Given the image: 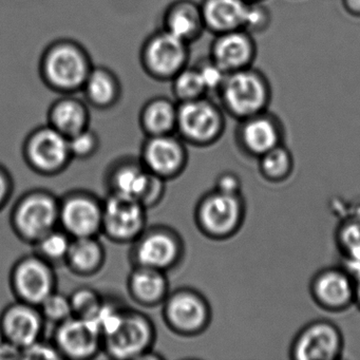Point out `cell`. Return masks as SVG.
<instances>
[{"label":"cell","mask_w":360,"mask_h":360,"mask_svg":"<svg viewBox=\"0 0 360 360\" xmlns=\"http://www.w3.org/2000/svg\"><path fill=\"white\" fill-rule=\"evenodd\" d=\"M88 50L72 39L50 43L39 58V71L46 87L56 94H77L94 68Z\"/></svg>","instance_id":"6da1fadb"},{"label":"cell","mask_w":360,"mask_h":360,"mask_svg":"<svg viewBox=\"0 0 360 360\" xmlns=\"http://www.w3.org/2000/svg\"><path fill=\"white\" fill-rule=\"evenodd\" d=\"M217 96L223 111L241 121L267 111L271 87L264 73L250 67L229 73Z\"/></svg>","instance_id":"7a4b0ae2"},{"label":"cell","mask_w":360,"mask_h":360,"mask_svg":"<svg viewBox=\"0 0 360 360\" xmlns=\"http://www.w3.org/2000/svg\"><path fill=\"white\" fill-rule=\"evenodd\" d=\"M14 233L34 245L44 236L58 227L60 199L47 191H31L16 202L10 214Z\"/></svg>","instance_id":"3957f363"},{"label":"cell","mask_w":360,"mask_h":360,"mask_svg":"<svg viewBox=\"0 0 360 360\" xmlns=\"http://www.w3.org/2000/svg\"><path fill=\"white\" fill-rule=\"evenodd\" d=\"M155 335L148 316L126 307L112 330L103 336V353L115 359H142L153 351Z\"/></svg>","instance_id":"277c9868"},{"label":"cell","mask_w":360,"mask_h":360,"mask_svg":"<svg viewBox=\"0 0 360 360\" xmlns=\"http://www.w3.org/2000/svg\"><path fill=\"white\" fill-rule=\"evenodd\" d=\"M189 44L161 28L151 33L140 50L144 72L157 82H170L191 60Z\"/></svg>","instance_id":"5b68a950"},{"label":"cell","mask_w":360,"mask_h":360,"mask_svg":"<svg viewBox=\"0 0 360 360\" xmlns=\"http://www.w3.org/2000/svg\"><path fill=\"white\" fill-rule=\"evenodd\" d=\"M223 109L207 96L178 103V136L188 144L207 146L224 131Z\"/></svg>","instance_id":"8992f818"},{"label":"cell","mask_w":360,"mask_h":360,"mask_svg":"<svg viewBox=\"0 0 360 360\" xmlns=\"http://www.w3.org/2000/svg\"><path fill=\"white\" fill-rule=\"evenodd\" d=\"M25 161L41 176H56L72 161L69 139L46 124L27 136L22 147Z\"/></svg>","instance_id":"52a82bcc"},{"label":"cell","mask_w":360,"mask_h":360,"mask_svg":"<svg viewBox=\"0 0 360 360\" xmlns=\"http://www.w3.org/2000/svg\"><path fill=\"white\" fill-rule=\"evenodd\" d=\"M184 246L180 236L169 227L146 229L132 243V266L167 271L182 261Z\"/></svg>","instance_id":"ba28073f"},{"label":"cell","mask_w":360,"mask_h":360,"mask_svg":"<svg viewBox=\"0 0 360 360\" xmlns=\"http://www.w3.org/2000/svg\"><path fill=\"white\" fill-rule=\"evenodd\" d=\"M147 208L139 200L109 193L103 201L102 233L115 243H134L147 229Z\"/></svg>","instance_id":"9c48e42d"},{"label":"cell","mask_w":360,"mask_h":360,"mask_svg":"<svg viewBox=\"0 0 360 360\" xmlns=\"http://www.w3.org/2000/svg\"><path fill=\"white\" fill-rule=\"evenodd\" d=\"M10 286L16 300L39 307L56 290L54 265L35 252L22 257L11 269Z\"/></svg>","instance_id":"30bf717a"},{"label":"cell","mask_w":360,"mask_h":360,"mask_svg":"<svg viewBox=\"0 0 360 360\" xmlns=\"http://www.w3.org/2000/svg\"><path fill=\"white\" fill-rule=\"evenodd\" d=\"M163 318L168 328L180 336H195L207 328L210 319L207 301L191 288L169 292L163 302Z\"/></svg>","instance_id":"8fae6325"},{"label":"cell","mask_w":360,"mask_h":360,"mask_svg":"<svg viewBox=\"0 0 360 360\" xmlns=\"http://www.w3.org/2000/svg\"><path fill=\"white\" fill-rule=\"evenodd\" d=\"M103 201L87 191H72L60 200L58 226L71 238L102 233Z\"/></svg>","instance_id":"7c38bea8"},{"label":"cell","mask_w":360,"mask_h":360,"mask_svg":"<svg viewBox=\"0 0 360 360\" xmlns=\"http://www.w3.org/2000/svg\"><path fill=\"white\" fill-rule=\"evenodd\" d=\"M56 326L53 343L63 358L88 360L102 353V333L94 320L72 316Z\"/></svg>","instance_id":"4fadbf2b"},{"label":"cell","mask_w":360,"mask_h":360,"mask_svg":"<svg viewBox=\"0 0 360 360\" xmlns=\"http://www.w3.org/2000/svg\"><path fill=\"white\" fill-rule=\"evenodd\" d=\"M241 203L238 195L214 191L200 200L195 221L202 233L212 238H224L237 229L241 220Z\"/></svg>","instance_id":"5bb4252c"},{"label":"cell","mask_w":360,"mask_h":360,"mask_svg":"<svg viewBox=\"0 0 360 360\" xmlns=\"http://www.w3.org/2000/svg\"><path fill=\"white\" fill-rule=\"evenodd\" d=\"M140 160L150 174L166 181L172 180L180 176L186 167L185 142L174 134L147 136Z\"/></svg>","instance_id":"9a60e30c"},{"label":"cell","mask_w":360,"mask_h":360,"mask_svg":"<svg viewBox=\"0 0 360 360\" xmlns=\"http://www.w3.org/2000/svg\"><path fill=\"white\" fill-rule=\"evenodd\" d=\"M45 323L39 307L16 300L0 314V336L22 349L43 338Z\"/></svg>","instance_id":"2e32d148"},{"label":"cell","mask_w":360,"mask_h":360,"mask_svg":"<svg viewBox=\"0 0 360 360\" xmlns=\"http://www.w3.org/2000/svg\"><path fill=\"white\" fill-rule=\"evenodd\" d=\"M256 56L254 35L243 29L214 35L210 46V58L227 75L252 67Z\"/></svg>","instance_id":"e0dca14e"},{"label":"cell","mask_w":360,"mask_h":360,"mask_svg":"<svg viewBox=\"0 0 360 360\" xmlns=\"http://www.w3.org/2000/svg\"><path fill=\"white\" fill-rule=\"evenodd\" d=\"M162 28L189 45L198 41L206 31L200 4L193 0H174L164 11Z\"/></svg>","instance_id":"ac0fdd59"},{"label":"cell","mask_w":360,"mask_h":360,"mask_svg":"<svg viewBox=\"0 0 360 360\" xmlns=\"http://www.w3.org/2000/svg\"><path fill=\"white\" fill-rule=\"evenodd\" d=\"M153 174L141 160L124 159L111 166L107 174L109 193L141 200L148 191Z\"/></svg>","instance_id":"d6986e66"},{"label":"cell","mask_w":360,"mask_h":360,"mask_svg":"<svg viewBox=\"0 0 360 360\" xmlns=\"http://www.w3.org/2000/svg\"><path fill=\"white\" fill-rule=\"evenodd\" d=\"M340 349V336L332 324L316 322L297 339L295 358L302 360L334 359Z\"/></svg>","instance_id":"ffe728a7"},{"label":"cell","mask_w":360,"mask_h":360,"mask_svg":"<svg viewBox=\"0 0 360 360\" xmlns=\"http://www.w3.org/2000/svg\"><path fill=\"white\" fill-rule=\"evenodd\" d=\"M48 123L67 138L90 127L89 105L75 94H62L48 109Z\"/></svg>","instance_id":"44dd1931"},{"label":"cell","mask_w":360,"mask_h":360,"mask_svg":"<svg viewBox=\"0 0 360 360\" xmlns=\"http://www.w3.org/2000/svg\"><path fill=\"white\" fill-rule=\"evenodd\" d=\"M127 290L132 300L145 307L162 304L169 295L166 271L145 266H134L128 276Z\"/></svg>","instance_id":"7402d4cb"},{"label":"cell","mask_w":360,"mask_h":360,"mask_svg":"<svg viewBox=\"0 0 360 360\" xmlns=\"http://www.w3.org/2000/svg\"><path fill=\"white\" fill-rule=\"evenodd\" d=\"M238 134L244 148L257 155L275 148L281 139L279 122L267 111L241 120Z\"/></svg>","instance_id":"603a6c76"},{"label":"cell","mask_w":360,"mask_h":360,"mask_svg":"<svg viewBox=\"0 0 360 360\" xmlns=\"http://www.w3.org/2000/svg\"><path fill=\"white\" fill-rule=\"evenodd\" d=\"M248 1L202 0L200 3L205 30L214 35L243 29Z\"/></svg>","instance_id":"cb8c5ba5"},{"label":"cell","mask_w":360,"mask_h":360,"mask_svg":"<svg viewBox=\"0 0 360 360\" xmlns=\"http://www.w3.org/2000/svg\"><path fill=\"white\" fill-rule=\"evenodd\" d=\"M81 92L89 106L108 110L119 104L123 87L115 71L104 66H94Z\"/></svg>","instance_id":"d4e9b609"},{"label":"cell","mask_w":360,"mask_h":360,"mask_svg":"<svg viewBox=\"0 0 360 360\" xmlns=\"http://www.w3.org/2000/svg\"><path fill=\"white\" fill-rule=\"evenodd\" d=\"M139 122L146 136L176 134L178 103L174 98L155 96L143 105Z\"/></svg>","instance_id":"484cf974"},{"label":"cell","mask_w":360,"mask_h":360,"mask_svg":"<svg viewBox=\"0 0 360 360\" xmlns=\"http://www.w3.org/2000/svg\"><path fill=\"white\" fill-rule=\"evenodd\" d=\"M105 260L106 252L98 237L72 238L65 264L75 275L90 277L101 271Z\"/></svg>","instance_id":"4316f807"},{"label":"cell","mask_w":360,"mask_h":360,"mask_svg":"<svg viewBox=\"0 0 360 360\" xmlns=\"http://www.w3.org/2000/svg\"><path fill=\"white\" fill-rule=\"evenodd\" d=\"M318 301L328 309L347 307L354 294L351 280L342 271H328L318 276L314 284Z\"/></svg>","instance_id":"83f0119b"},{"label":"cell","mask_w":360,"mask_h":360,"mask_svg":"<svg viewBox=\"0 0 360 360\" xmlns=\"http://www.w3.org/2000/svg\"><path fill=\"white\" fill-rule=\"evenodd\" d=\"M172 96L176 103L188 102L207 96L205 86L195 66H186L172 81Z\"/></svg>","instance_id":"f1b7e54d"},{"label":"cell","mask_w":360,"mask_h":360,"mask_svg":"<svg viewBox=\"0 0 360 360\" xmlns=\"http://www.w3.org/2000/svg\"><path fill=\"white\" fill-rule=\"evenodd\" d=\"M72 238L60 226L44 236L34 244L35 254L45 259L52 265L65 263Z\"/></svg>","instance_id":"f546056e"},{"label":"cell","mask_w":360,"mask_h":360,"mask_svg":"<svg viewBox=\"0 0 360 360\" xmlns=\"http://www.w3.org/2000/svg\"><path fill=\"white\" fill-rule=\"evenodd\" d=\"M39 309L45 321L56 326L66 321L73 316L70 298L58 290H54L39 305Z\"/></svg>","instance_id":"4dcf8cb0"},{"label":"cell","mask_w":360,"mask_h":360,"mask_svg":"<svg viewBox=\"0 0 360 360\" xmlns=\"http://www.w3.org/2000/svg\"><path fill=\"white\" fill-rule=\"evenodd\" d=\"M73 316L94 320L102 305L104 297L91 288H79L69 296Z\"/></svg>","instance_id":"1f68e13d"},{"label":"cell","mask_w":360,"mask_h":360,"mask_svg":"<svg viewBox=\"0 0 360 360\" xmlns=\"http://www.w3.org/2000/svg\"><path fill=\"white\" fill-rule=\"evenodd\" d=\"M261 157H262L261 169L267 178L279 180L290 172L292 167L290 153L280 145L267 151Z\"/></svg>","instance_id":"d6a6232c"},{"label":"cell","mask_w":360,"mask_h":360,"mask_svg":"<svg viewBox=\"0 0 360 360\" xmlns=\"http://www.w3.org/2000/svg\"><path fill=\"white\" fill-rule=\"evenodd\" d=\"M69 147L73 159H89L98 153L100 139L89 127L69 138Z\"/></svg>","instance_id":"836d02e7"},{"label":"cell","mask_w":360,"mask_h":360,"mask_svg":"<svg viewBox=\"0 0 360 360\" xmlns=\"http://www.w3.org/2000/svg\"><path fill=\"white\" fill-rule=\"evenodd\" d=\"M271 24V13L266 6L260 3H248L244 18L243 30L250 34H261L269 28Z\"/></svg>","instance_id":"e575fe53"},{"label":"cell","mask_w":360,"mask_h":360,"mask_svg":"<svg viewBox=\"0 0 360 360\" xmlns=\"http://www.w3.org/2000/svg\"><path fill=\"white\" fill-rule=\"evenodd\" d=\"M195 66L199 71L207 94H218L224 83L227 73L220 68L210 56L201 58Z\"/></svg>","instance_id":"d590c367"},{"label":"cell","mask_w":360,"mask_h":360,"mask_svg":"<svg viewBox=\"0 0 360 360\" xmlns=\"http://www.w3.org/2000/svg\"><path fill=\"white\" fill-rule=\"evenodd\" d=\"M58 347L52 342H46L43 338L22 349V359H62Z\"/></svg>","instance_id":"8d00e7d4"},{"label":"cell","mask_w":360,"mask_h":360,"mask_svg":"<svg viewBox=\"0 0 360 360\" xmlns=\"http://www.w3.org/2000/svg\"><path fill=\"white\" fill-rule=\"evenodd\" d=\"M342 241L349 260L360 262V222L351 223L343 229Z\"/></svg>","instance_id":"74e56055"},{"label":"cell","mask_w":360,"mask_h":360,"mask_svg":"<svg viewBox=\"0 0 360 360\" xmlns=\"http://www.w3.org/2000/svg\"><path fill=\"white\" fill-rule=\"evenodd\" d=\"M165 183L166 180L153 174V181H151L150 186H149L148 191L145 193L143 199L141 200V203L147 210L155 207V205H158L162 201L166 191Z\"/></svg>","instance_id":"f35d334b"},{"label":"cell","mask_w":360,"mask_h":360,"mask_svg":"<svg viewBox=\"0 0 360 360\" xmlns=\"http://www.w3.org/2000/svg\"><path fill=\"white\" fill-rule=\"evenodd\" d=\"M13 179L5 166L0 165V212L9 203L13 193Z\"/></svg>","instance_id":"ab89813d"},{"label":"cell","mask_w":360,"mask_h":360,"mask_svg":"<svg viewBox=\"0 0 360 360\" xmlns=\"http://www.w3.org/2000/svg\"><path fill=\"white\" fill-rule=\"evenodd\" d=\"M240 189V181L235 174H224L217 180L216 191L227 195H238Z\"/></svg>","instance_id":"60d3db41"},{"label":"cell","mask_w":360,"mask_h":360,"mask_svg":"<svg viewBox=\"0 0 360 360\" xmlns=\"http://www.w3.org/2000/svg\"><path fill=\"white\" fill-rule=\"evenodd\" d=\"M22 359V349L13 343L1 339L0 340V360Z\"/></svg>","instance_id":"b9f144b4"},{"label":"cell","mask_w":360,"mask_h":360,"mask_svg":"<svg viewBox=\"0 0 360 360\" xmlns=\"http://www.w3.org/2000/svg\"><path fill=\"white\" fill-rule=\"evenodd\" d=\"M343 9L353 18H360V0H341Z\"/></svg>","instance_id":"7bdbcfd3"},{"label":"cell","mask_w":360,"mask_h":360,"mask_svg":"<svg viewBox=\"0 0 360 360\" xmlns=\"http://www.w3.org/2000/svg\"><path fill=\"white\" fill-rule=\"evenodd\" d=\"M356 278H357V285H356V296H357L358 300L360 302V269L357 267L355 269Z\"/></svg>","instance_id":"ee69618b"},{"label":"cell","mask_w":360,"mask_h":360,"mask_svg":"<svg viewBox=\"0 0 360 360\" xmlns=\"http://www.w3.org/2000/svg\"><path fill=\"white\" fill-rule=\"evenodd\" d=\"M248 3H260V1H264V0H245Z\"/></svg>","instance_id":"f6af8a7d"}]
</instances>
